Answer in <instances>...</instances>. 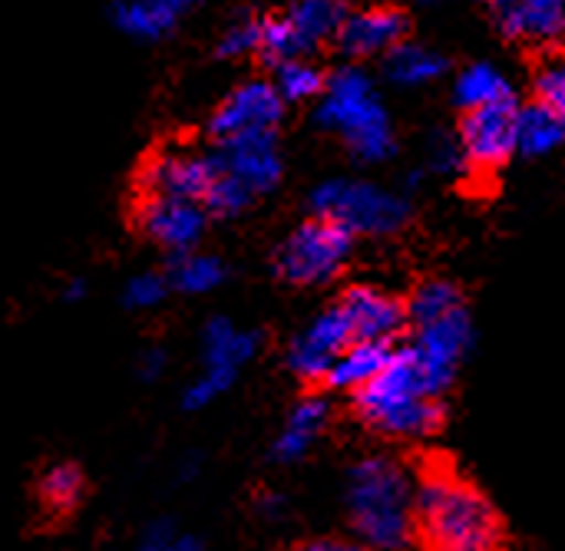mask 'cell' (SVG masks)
<instances>
[{"label":"cell","mask_w":565,"mask_h":551,"mask_svg":"<svg viewBox=\"0 0 565 551\" xmlns=\"http://www.w3.org/2000/svg\"><path fill=\"white\" fill-rule=\"evenodd\" d=\"M258 23L262 20H235L225 33H222V40H218V53L222 56H248V53H258Z\"/></svg>","instance_id":"cell-32"},{"label":"cell","mask_w":565,"mask_h":551,"mask_svg":"<svg viewBox=\"0 0 565 551\" xmlns=\"http://www.w3.org/2000/svg\"><path fill=\"white\" fill-rule=\"evenodd\" d=\"M328 413H331V407H328L324 397H305V400L288 413L285 426H281V433H278V440H275V446H271L275 460H281V463L301 460V456L315 446V440L321 436V430H324V423H328Z\"/></svg>","instance_id":"cell-19"},{"label":"cell","mask_w":565,"mask_h":551,"mask_svg":"<svg viewBox=\"0 0 565 551\" xmlns=\"http://www.w3.org/2000/svg\"><path fill=\"white\" fill-rule=\"evenodd\" d=\"M136 222H139V231L152 245H159L172 255H185V251H195V245L202 241L205 225H209V212L189 198L142 195Z\"/></svg>","instance_id":"cell-11"},{"label":"cell","mask_w":565,"mask_h":551,"mask_svg":"<svg viewBox=\"0 0 565 551\" xmlns=\"http://www.w3.org/2000/svg\"><path fill=\"white\" fill-rule=\"evenodd\" d=\"M222 172L232 175L252 198L275 188L281 179V152L275 136H238L212 149Z\"/></svg>","instance_id":"cell-15"},{"label":"cell","mask_w":565,"mask_h":551,"mask_svg":"<svg viewBox=\"0 0 565 551\" xmlns=\"http://www.w3.org/2000/svg\"><path fill=\"white\" fill-rule=\"evenodd\" d=\"M182 536L172 529V522H166V519H156V522H149L142 532H139V539H136V551H169L175 542H179Z\"/></svg>","instance_id":"cell-33"},{"label":"cell","mask_w":565,"mask_h":551,"mask_svg":"<svg viewBox=\"0 0 565 551\" xmlns=\"http://www.w3.org/2000/svg\"><path fill=\"white\" fill-rule=\"evenodd\" d=\"M391 354H394L391 344H361V341H354V344H348L344 354L334 360V367L328 370L324 383L334 387V390H351V393H358V390H364V387L387 367Z\"/></svg>","instance_id":"cell-20"},{"label":"cell","mask_w":565,"mask_h":551,"mask_svg":"<svg viewBox=\"0 0 565 551\" xmlns=\"http://www.w3.org/2000/svg\"><path fill=\"white\" fill-rule=\"evenodd\" d=\"M218 175L222 169L215 152L166 149L142 165L139 182H142V195H169V198H189L205 205Z\"/></svg>","instance_id":"cell-8"},{"label":"cell","mask_w":565,"mask_h":551,"mask_svg":"<svg viewBox=\"0 0 565 551\" xmlns=\"http://www.w3.org/2000/svg\"><path fill=\"white\" fill-rule=\"evenodd\" d=\"M83 294H86V284H83L79 278H73V281L66 284V291H63V298H66V301H79Z\"/></svg>","instance_id":"cell-38"},{"label":"cell","mask_w":565,"mask_h":551,"mask_svg":"<svg viewBox=\"0 0 565 551\" xmlns=\"http://www.w3.org/2000/svg\"><path fill=\"white\" fill-rule=\"evenodd\" d=\"M285 20L291 23V30L301 36V43L308 50H315L318 43L338 40L348 10L341 0H295L285 13Z\"/></svg>","instance_id":"cell-21"},{"label":"cell","mask_w":565,"mask_h":551,"mask_svg":"<svg viewBox=\"0 0 565 551\" xmlns=\"http://www.w3.org/2000/svg\"><path fill=\"white\" fill-rule=\"evenodd\" d=\"M354 235L328 218H308L275 251V271L288 284H324L351 258Z\"/></svg>","instance_id":"cell-6"},{"label":"cell","mask_w":565,"mask_h":551,"mask_svg":"<svg viewBox=\"0 0 565 551\" xmlns=\"http://www.w3.org/2000/svg\"><path fill=\"white\" fill-rule=\"evenodd\" d=\"M136 374H139L146 383L159 380V377L166 374V350H162V347H149V350H142V354H139V360H136Z\"/></svg>","instance_id":"cell-35"},{"label":"cell","mask_w":565,"mask_h":551,"mask_svg":"<svg viewBox=\"0 0 565 551\" xmlns=\"http://www.w3.org/2000/svg\"><path fill=\"white\" fill-rule=\"evenodd\" d=\"M414 532L424 551H507L490 499L447 463H427L414 486Z\"/></svg>","instance_id":"cell-1"},{"label":"cell","mask_w":565,"mask_h":551,"mask_svg":"<svg viewBox=\"0 0 565 551\" xmlns=\"http://www.w3.org/2000/svg\"><path fill=\"white\" fill-rule=\"evenodd\" d=\"M318 122L344 139L361 162H384L394 152V126L374 89V79L361 66H344L328 76Z\"/></svg>","instance_id":"cell-4"},{"label":"cell","mask_w":565,"mask_h":551,"mask_svg":"<svg viewBox=\"0 0 565 551\" xmlns=\"http://www.w3.org/2000/svg\"><path fill=\"white\" fill-rule=\"evenodd\" d=\"M258 512H262L265 519H278V516L285 512V499H281L278 493H265V496L258 499Z\"/></svg>","instance_id":"cell-37"},{"label":"cell","mask_w":565,"mask_h":551,"mask_svg":"<svg viewBox=\"0 0 565 551\" xmlns=\"http://www.w3.org/2000/svg\"><path fill=\"white\" fill-rule=\"evenodd\" d=\"M324 83H328L324 69L315 66L308 56L288 60L275 73V89H278L281 102H308V99H318L324 93Z\"/></svg>","instance_id":"cell-28"},{"label":"cell","mask_w":565,"mask_h":551,"mask_svg":"<svg viewBox=\"0 0 565 551\" xmlns=\"http://www.w3.org/2000/svg\"><path fill=\"white\" fill-rule=\"evenodd\" d=\"M467 341H470V321H467V311H457L437 324H427V327H417V337L411 344V354L420 367V374L427 377L430 390L440 397L450 380H454V370L467 350Z\"/></svg>","instance_id":"cell-12"},{"label":"cell","mask_w":565,"mask_h":551,"mask_svg":"<svg viewBox=\"0 0 565 551\" xmlns=\"http://www.w3.org/2000/svg\"><path fill=\"white\" fill-rule=\"evenodd\" d=\"M285 102L268 79H248L235 86L222 106L212 116V136L215 142L238 139V136H275V126L281 122Z\"/></svg>","instance_id":"cell-10"},{"label":"cell","mask_w":565,"mask_h":551,"mask_svg":"<svg viewBox=\"0 0 565 551\" xmlns=\"http://www.w3.org/2000/svg\"><path fill=\"white\" fill-rule=\"evenodd\" d=\"M536 102L565 126V63H546L536 76Z\"/></svg>","instance_id":"cell-31"},{"label":"cell","mask_w":565,"mask_h":551,"mask_svg":"<svg viewBox=\"0 0 565 551\" xmlns=\"http://www.w3.org/2000/svg\"><path fill=\"white\" fill-rule=\"evenodd\" d=\"M500 26L513 40L556 43L565 36V0H520L500 13Z\"/></svg>","instance_id":"cell-17"},{"label":"cell","mask_w":565,"mask_h":551,"mask_svg":"<svg viewBox=\"0 0 565 551\" xmlns=\"http://www.w3.org/2000/svg\"><path fill=\"white\" fill-rule=\"evenodd\" d=\"M457 311H463V294L447 281H430V284L417 288L414 301L407 304V324H414V331H417V327L437 324Z\"/></svg>","instance_id":"cell-27"},{"label":"cell","mask_w":565,"mask_h":551,"mask_svg":"<svg viewBox=\"0 0 565 551\" xmlns=\"http://www.w3.org/2000/svg\"><path fill=\"white\" fill-rule=\"evenodd\" d=\"M169 288L182 291V294H212L225 284L228 268L218 255H205V251H185V255H172L169 261Z\"/></svg>","instance_id":"cell-22"},{"label":"cell","mask_w":565,"mask_h":551,"mask_svg":"<svg viewBox=\"0 0 565 551\" xmlns=\"http://www.w3.org/2000/svg\"><path fill=\"white\" fill-rule=\"evenodd\" d=\"M195 3L199 0H119L113 7V20L122 33L136 40H159Z\"/></svg>","instance_id":"cell-18"},{"label":"cell","mask_w":565,"mask_h":551,"mask_svg":"<svg viewBox=\"0 0 565 551\" xmlns=\"http://www.w3.org/2000/svg\"><path fill=\"white\" fill-rule=\"evenodd\" d=\"M298 551H367L358 542H348V539H311L305 542Z\"/></svg>","instance_id":"cell-36"},{"label":"cell","mask_w":565,"mask_h":551,"mask_svg":"<svg viewBox=\"0 0 565 551\" xmlns=\"http://www.w3.org/2000/svg\"><path fill=\"white\" fill-rule=\"evenodd\" d=\"M169 278L159 274V271H142V274H132L122 288V304L132 307V311H152L166 301L169 294Z\"/></svg>","instance_id":"cell-30"},{"label":"cell","mask_w":565,"mask_h":551,"mask_svg":"<svg viewBox=\"0 0 565 551\" xmlns=\"http://www.w3.org/2000/svg\"><path fill=\"white\" fill-rule=\"evenodd\" d=\"M565 139V126L540 102L523 106L516 112V152L523 155H546L559 149Z\"/></svg>","instance_id":"cell-25"},{"label":"cell","mask_w":565,"mask_h":551,"mask_svg":"<svg viewBox=\"0 0 565 551\" xmlns=\"http://www.w3.org/2000/svg\"><path fill=\"white\" fill-rule=\"evenodd\" d=\"M83 489H86V479L83 473L73 466V463H53L40 483H36V496L40 503L50 509V512H73L83 499Z\"/></svg>","instance_id":"cell-26"},{"label":"cell","mask_w":565,"mask_h":551,"mask_svg":"<svg viewBox=\"0 0 565 551\" xmlns=\"http://www.w3.org/2000/svg\"><path fill=\"white\" fill-rule=\"evenodd\" d=\"M483 3H490V7H493L497 13H503V10H510L513 3H520V0H483Z\"/></svg>","instance_id":"cell-40"},{"label":"cell","mask_w":565,"mask_h":551,"mask_svg":"<svg viewBox=\"0 0 565 551\" xmlns=\"http://www.w3.org/2000/svg\"><path fill=\"white\" fill-rule=\"evenodd\" d=\"M516 112L520 109L513 99L463 112L457 136L463 162L480 172H497L500 165H507L516 152Z\"/></svg>","instance_id":"cell-9"},{"label":"cell","mask_w":565,"mask_h":551,"mask_svg":"<svg viewBox=\"0 0 565 551\" xmlns=\"http://www.w3.org/2000/svg\"><path fill=\"white\" fill-rule=\"evenodd\" d=\"M384 69L397 86H427L447 73V60L424 43H401L387 53Z\"/></svg>","instance_id":"cell-23"},{"label":"cell","mask_w":565,"mask_h":551,"mask_svg":"<svg viewBox=\"0 0 565 551\" xmlns=\"http://www.w3.org/2000/svg\"><path fill=\"white\" fill-rule=\"evenodd\" d=\"M407 36V17L397 7H367V10H354L348 13L341 33H338V46L354 56V60H367V56H387L394 46H401Z\"/></svg>","instance_id":"cell-16"},{"label":"cell","mask_w":565,"mask_h":551,"mask_svg":"<svg viewBox=\"0 0 565 551\" xmlns=\"http://www.w3.org/2000/svg\"><path fill=\"white\" fill-rule=\"evenodd\" d=\"M258 53H262L268 63L281 66V63H288V60L308 56L311 50L301 43V36L291 30V23H288L285 17H271V20H262V23H258Z\"/></svg>","instance_id":"cell-29"},{"label":"cell","mask_w":565,"mask_h":551,"mask_svg":"<svg viewBox=\"0 0 565 551\" xmlns=\"http://www.w3.org/2000/svg\"><path fill=\"white\" fill-rule=\"evenodd\" d=\"M348 344H354L351 327H348L341 307L334 304V307L321 311L301 334H295V341L288 347V367L301 380H324Z\"/></svg>","instance_id":"cell-13"},{"label":"cell","mask_w":565,"mask_h":551,"mask_svg":"<svg viewBox=\"0 0 565 551\" xmlns=\"http://www.w3.org/2000/svg\"><path fill=\"white\" fill-rule=\"evenodd\" d=\"M338 307L351 327V341L361 344H391L407 327V307L381 288H348Z\"/></svg>","instance_id":"cell-14"},{"label":"cell","mask_w":565,"mask_h":551,"mask_svg":"<svg viewBox=\"0 0 565 551\" xmlns=\"http://www.w3.org/2000/svg\"><path fill=\"white\" fill-rule=\"evenodd\" d=\"M348 512L367 549L401 551L414 536V486L384 456L361 460L348 476Z\"/></svg>","instance_id":"cell-2"},{"label":"cell","mask_w":565,"mask_h":551,"mask_svg":"<svg viewBox=\"0 0 565 551\" xmlns=\"http://www.w3.org/2000/svg\"><path fill=\"white\" fill-rule=\"evenodd\" d=\"M169 551H199V542H195V539H185V536H182V539H179V542H175V545H172Z\"/></svg>","instance_id":"cell-39"},{"label":"cell","mask_w":565,"mask_h":551,"mask_svg":"<svg viewBox=\"0 0 565 551\" xmlns=\"http://www.w3.org/2000/svg\"><path fill=\"white\" fill-rule=\"evenodd\" d=\"M420 3H440V0H420Z\"/></svg>","instance_id":"cell-41"},{"label":"cell","mask_w":565,"mask_h":551,"mask_svg":"<svg viewBox=\"0 0 565 551\" xmlns=\"http://www.w3.org/2000/svg\"><path fill=\"white\" fill-rule=\"evenodd\" d=\"M430 162H434L437 169H444V172L460 169V165H463L460 142H457V139H450V136H437V139L430 142Z\"/></svg>","instance_id":"cell-34"},{"label":"cell","mask_w":565,"mask_h":551,"mask_svg":"<svg viewBox=\"0 0 565 551\" xmlns=\"http://www.w3.org/2000/svg\"><path fill=\"white\" fill-rule=\"evenodd\" d=\"M454 99L463 112H470L480 106L513 99V89H510V79L503 76V69H497L493 63H473V66L460 69V76L454 83Z\"/></svg>","instance_id":"cell-24"},{"label":"cell","mask_w":565,"mask_h":551,"mask_svg":"<svg viewBox=\"0 0 565 551\" xmlns=\"http://www.w3.org/2000/svg\"><path fill=\"white\" fill-rule=\"evenodd\" d=\"M358 417L384 436H427L444 423L440 397L420 374L411 347L394 350L387 367L354 393Z\"/></svg>","instance_id":"cell-3"},{"label":"cell","mask_w":565,"mask_h":551,"mask_svg":"<svg viewBox=\"0 0 565 551\" xmlns=\"http://www.w3.org/2000/svg\"><path fill=\"white\" fill-rule=\"evenodd\" d=\"M255 350H258L255 331H242L228 317H212L202 327V370L185 387L182 407L185 410H205L222 393H228L238 370L255 357Z\"/></svg>","instance_id":"cell-7"},{"label":"cell","mask_w":565,"mask_h":551,"mask_svg":"<svg viewBox=\"0 0 565 551\" xmlns=\"http://www.w3.org/2000/svg\"><path fill=\"white\" fill-rule=\"evenodd\" d=\"M315 218H328L351 235H387L407 222V202L371 182L331 179L321 182L311 195Z\"/></svg>","instance_id":"cell-5"}]
</instances>
